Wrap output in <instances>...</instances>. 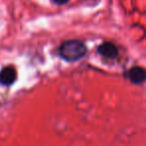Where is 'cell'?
Returning a JSON list of instances; mask_svg holds the SVG:
<instances>
[{"label": "cell", "instance_id": "obj_1", "mask_svg": "<svg viewBox=\"0 0 146 146\" xmlns=\"http://www.w3.org/2000/svg\"><path fill=\"white\" fill-rule=\"evenodd\" d=\"M87 52V49L84 43L78 40H69L62 43L59 48L60 56L64 60L73 62L77 61L84 57V55Z\"/></svg>", "mask_w": 146, "mask_h": 146}, {"label": "cell", "instance_id": "obj_2", "mask_svg": "<svg viewBox=\"0 0 146 146\" xmlns=\"http://www.w3.org/2000/svg\"><path fill=\"white\" fill-rule=\"evenodd\" d=\"M17 78V72L13 66H6L0 71V84L4 86L12 85Z\"/></svg>", "mask_w": 146, "mask_h": 146}, {"label": "cell", "instance_id": "obj_3", "mask_svg": "<svg viewBox=\"0 0 146 146\" xmlns=\"http://www.w3.org/2000/svg\"><path fill=\"white\" fill-rule=\"evenodd\" d=\"M128 77L133 83H142L146 79V71L141 67H133L128 71Z\"/></svg>", "mask_w": 146, "mask_h": 146}, {"label": "cell", "instance_id": "obj_4", "mask_svg": "<svg viewBox=\"0 0 146 146\" xmlns=\"http://www.w3.org/2000/svg\"><path fill=\"white\" fill-rule=\"evenodd\" d=\"M98 52H99L102 56L107 57V58H115L118 54L116 47L110 42H105L100 45V46L98 47Z\"/></svg>", "mask_w": 146, "mask_h": 146}, {"label": "cell", "instance_id": "obj_5", "mask_svg": "<svg viewBox=\"0 0 146 146\" xmlns=\"http://www.w3.org/2000/svg\"><path fill=\"white\" fill-rule=\"evenodd\" d=\"M55 3H57V4H60V5H62V4H65L66 2H68V0H53Z\"/></svg>", "mask_w": 146, "mask_h": 146}]
</instances>
